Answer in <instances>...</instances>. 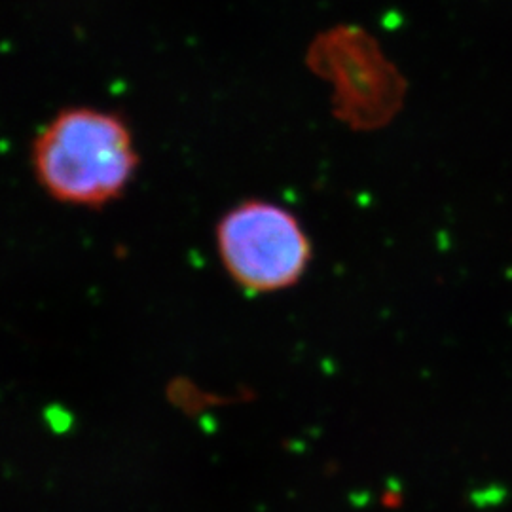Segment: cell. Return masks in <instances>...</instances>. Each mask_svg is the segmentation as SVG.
<instances>
[{
  "instance_id": "cell-2",
  "label": "cell",
  "mask_w": 512,
  "mask_h": 512,
  "mask_svg": "<svg viewBox=\"0 0 512 512\" xmlns=\"http://www.w3.org/2000/svg\"><path fill=\"white\" fill-rule=\"evenodd\" d=\"M222 268L249 293H277L296 285L310 268L311 241L304 224L283 205L247 200L217 224Z\"/></svg>"
},
{
  "instance_id": "cell-1",
  "label": "cell",
  "mask_w": 512,
  "mask_h": 512,
  "mask_svg": "<svg viewBox=\"0 0 512 512\" xmlns=\"http://www.w3.org/2000/svg\"><path fill=\"white\" fill-rule=\"evenodd\" d=\"M40 186L57 202L103 207L135 177L139 154L128 122L110 110H61L38 133L31 152Z\"/></svg>"
}]
</instances>
